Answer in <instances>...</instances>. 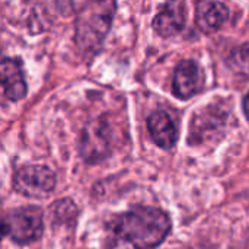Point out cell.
Listing matches in <instances>:
<instances>
[{
  "label": "cell",
  "instance_id": "cell-1",
  "mask_svg": "<svg viewBox=\"0 0 249 249\" xmlns=\"http://www.w3.org/2000/svg\"><path fill=\"white\" fill-rule=\"evenodd\" d=\"M171 232L169 216L153 207H134L112 222L108 249H156Z\"/></svg>",
  "mask_w": 249,
  "mask_h": 249
},
{
  "label": "cell",
  "instance_id": "cell-2",
  "mask_svg": "<svg viewBox=\"0 0 249 249\" xmlns=\"http://www.w3.org/2000/svg\"><path fill=\"white\" fill-rule=\"evenodd\" d=\"M115 1H86L80 4L76 19L74 41L80 51L95 54L111 28Z\"/></svg>",
  "mask_w": 249,
  "mask_h": 249
},
{
  "label": "cell",
  "instance_id": "cell-3",
  "mask_svg": "<svg viewBox=\"0 0 249 249\" xmlns=\"http://www.w3.org/2000/svg\"><path fill=\"white\" fill-rule=\"evenodd\" d=\"M44 231L42 210L35 206H25L7 213L3 220V233L13 242L28 245L41 238Z\"/></svg>",
  "mask_w": 249,
  "mask_h": 249
},
{
  "label": "cell",
  "instance_id": "cell-4",
  "mask_svg": "<svg viewBox=\"0 0 249 249\" xmlns=\"http://www.w3.org/2000/svg\"><path fill=\"white\" fill-rule=\"evenodd\" d=\"M55 181V175L50 168L42 165H28L16 171L13 177V188L25 197L41 200L53 193Z\"/></svg>",
  "mask_w": 249,
  "mask_h": 249
},
{
  "label": "cell",
  "instance_id": "cell-5",
  "mask_svg": "<svg viewBox=\"0 0 249 249\" xmlns=\"http://www.w3.org/2000/svg\"><path fill=\"white\" fill-rule=\"evenodd\" d=\"M204 73L194 60L181 61L174 73L172 90L179 99H190L204 88Z\"/></svg>",
  "mask_w": 249,
  "mask_h": 249
},
{
  "label": "cell",
  "instance_id": "cell-6",
  "mask_svg": "<svg viewBox=\"0 0 249 249\" xmlns=\"http://www.w3.org/2000/svg\"><path fill=\"white\" fill-rule=\"evenodd\" d=\"M187 22V4L184 1L166 3L153 19V29L160 36H172L182 31Z\"/></svg>",
  "mask_w": 249,
  "mask_h": 249
},
{
  "label": "cell",
  "instance_id": "cell-7",
  "mask_svg": "<svg viewBox=\"0 0 249 249\" xmlns=\"http://www.w3.org/2000/svg\"><path fill=\"white\" fill-rule=\"evenodd\" d=\"M105 124L101 121L92 123L90 127H86L80 142V155L89 162H96L104 159L108 152V136L105 131Z\"/></svg>",
  "mask_w": 249,
  "mask_h": 249
},
{
  "label": "cell",
  "instance_id": "cell-8",
  "mask_svg": "<svg viewBox=\"0 0 249 249\" xmlns=\"http://www.w3.org/2000/svg\"><path fill=\"white\" fill-rule=\"evenodd\" d=\"M0 77L4 96L10 101H20L26 95V82L20 63L13 58H3L0 64Z\"/></svg>",
  "mask_w": 249,
  "mask_h": 249
},
{
  "label": "cell",
  "instance_id": "cell-9",
  "mask_svg": "<svg viewBox=\"0 0 249 249\" xmlns=\"http://www.w3.org/2000/svg\"><path fill=\"white\" fill-rule=\"evenodd\" d=\"M229 19V9L220 1H200L196 9V25L204 34L219 31Z\"/></svg>",
  "mask_w": 249,
  "mask_h": 249
},
{
  "label": "cell",
  "instance_id": "cell-10",
  "mask_svg": "<svg viewBox=\"0 0 249 249\" xmlns=\"http://www.w3.org/2000/svg\"><path fill=\"white\" fill-rule=\"evenodd\" d=\"M147 128L153 142L162 149H172L178 140V128L165 111H155L147 118Z\"/></svg>",
  "mask_w": 249,
  "mask_h": 249
},
{
  "label": "cell",
  "instance_id": "cell-11",
  "mask_svg": "<svg viewBox=\"0 0 249 249\" xmlns=\"http://www.w3.org/2000/svg\"><path fill=\"white\" fill-rule=\"evenodd\" d=\"M77 207L70 198H63L53 204L51 207V216L54 225H66L70 226V223H74L77 217Z\"/></svg>",
  "mask_w": 249,
  "mask_h": 249
},
{
  "label": "cell",
  "instance_id": "cell-12",
  "mask_svg": "<svg viewBox=\"0 0 249 249\" xmlns=\"http://www.w3.org/2000/svg\"><path fill=\"white\" fill-rule=\"evenodd\" d=\"M228 64L235 73H239L241 76L249 79V42L231 51L228 57Z\"/></svg>",
  "mask_w": 249,
  "mask_h": 249
},
{
  "label": "cell",
  "instance_id": "cell-13",
  "mask_svg": "<svg viewBox=\"0 0 249 249\" xmlns=\"http://www.w3.org/2000/svg\"><path fill=\"white\" fill-rule=\"evenodd\" d=\"M244 112H245L247 118L249 120V92L248 95L245 96V99H244Z\"/></svg>",
  "mask_w": 249,
  "mask_h": 249
}]
</instances>
